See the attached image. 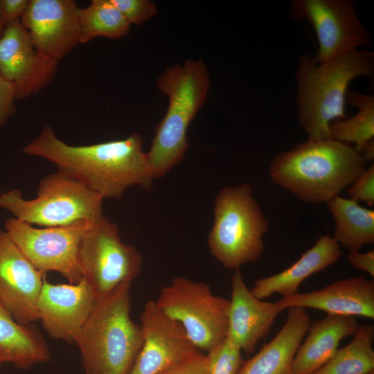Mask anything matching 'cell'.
<instances>
[{"mask_svg":"<svg viewBox=\"0 0 374 374\" xmlns=\"http://www.w3.org/2000/svg\"><path fill=\"white\" fill-rule=\"evenodd\" d=\"M142 136L86 145H72L46 125L23 148V153L53 163L57 170L75 177L104 199H121L127 189L150 190L155 179L143 151Z\"/></svg>","mask_w":374,"mask_h":374,"instance_id":"1","label":"cell"},{"mask_svg":"<svg viewBox=\"0 0 374 374\" xmlns=\"http://www.w3.org/2000/svg\"><path fill=\"white\" fill-rule=\"evenodd\" d=\"M366 169L362 155L348 143L308 139L272 159L269 177L310 204L327 203Z\"/></svg>","mask_w":374,"mask_h":374,"instance_id":"2","label":"cell"},{"mask_svg":"<svg viewBox=\"0 0 374 374\" xmlns=\"http://www.w3.org/2000/svg\"><path fill=\"white\" fill-rule=\"evenodd\" d=\"M373 71V54L358 48L322 63L306 54L301 56L296 73L298 121L308 139H332L330 124L346 116L349 83L357 77H371Z\"/></svg>","mask_w":374,"mask_h":374,"instance_id":"3","label":"cell"},{"mask_svg":"<svg viewBox=\"0 0 374 374\" xmlns=\"http://www.w3.org/2000/svg\"><path fill=\"white\" fill-rule=\"evenodd\" d=\"M210 85L209 72L202 60H187L167 67L159 75L157 87L168 96L169 103L146 152L154 179L183 160L188 149V127L204 105Z\"/></svg>","mask_w":374,"mask_h":374,"instance_id":"4","label":"cell"},{"mask_svg":"<svg viewBox=\"0 0 374 374\" xmlns=\"http://www.w3.org/2000/svg\"><path fill=\"white\" fill-rule=\"evenodd\" d=\"M131 283L96 305L75 341L85 374H128L141 350L140 324L130 316Z\"/></svg>","mask_w":374,"mask_h":374,"instance_id":"5","label":"cell"},{"mask_svg":"<svg viewBox=\"0 0 374 374\" xmlns=\"http://www.w3.org/2000/svg\"><path fill=\"white\" fill-rule=\"evenodd\" d=\"M268 229L251 185L224 187L215 199L213 224L207 238L209 251L225 268L239 269L261 256Z\"/></svg>","mask_w":374,"mask_h":374,"instance_id":"6","label":"cell"},{"mask_svg":"<svg viewBox=\"0 0 374 374\" xmlns=\"http://www.w3.org/2000/svg\"><path fill=\"white\" fill-rule=\"evenodd\" d=\"M103 202L85 184L61 170L40 180L33 199H25L19 189L0 193V208L21 222L42 227L93 222L103 215Z\"/></svg>","mask_w":374,"mask_h":374,"instance_id":"7","label":"cell"},{"mask_svg":"<svg viewBox=\"0 0 374 374\" xmlns=\"http://www.w3.org/2000/svg\"><path fill=\"white\" fill-rule=\"evenodd\" d=\"M156 304L177 322L193 345L208 353L226 339L229 299L215 295L209 285L176 276L163 287Z\"/></svg>","mask_w":374,"mask_h":374,"instance_id":"8","label":"cell"},{"mask_svg":"<svg viewBox=\"0 0 374 374\" xmlns=\"http://www.w3.org/2000/svg\"><path fill=\"white\" fill-rule=\"evenodd\" d=\"M143 256L139 249L124 243L117 225L104 215L85 231L79 244L78 262L83 278L97 300L140 274Z\"/></svg>","mask_w":374,"mask_h":374,"instance_id":"9","label":"cell"},{"mask_svg":"<svg viewBox=\"0 0 374 374\" xmlns=\"http://www.w3.org/2000/svg\"><path fill=\"white\" fill-rule=\"evenodd\" d=\"M93 222L36 228L12 217L6 220L4 230L38 270L57 272L69 283H76L82 279L78 262L79 244Z\"/></svg>","mask_w":374,"mask_h":374,"instance_id":"10","label":"cell"},{"mask_svg":"<svg viewBox=\"0 0 374 374\" xmlns=\"http://www.w3.org/2000/svg\"><path fill=\"white\" fill-rule=\"evenodd\" d=\"M290 12L294 19L305 20L314 28L319 42L314 57L318 63L371 43L350 0H294Z\"/></svg>","mask_w":374,"mask_h":374,"instance_id":"11","label":"cell"},{"mask_svg":"<svg viewBox=\"0 0 374 374\" xmlns=\"http://www.w3.org/2000/svg\"><path fill=\"white\" fill-rule=\"evenodd\" d=\"M140 322L142 346L128 374H158L202 353L183 328L164 314L154 301L145 303Z\"/></svg>","mask_w":374,"mask_h":374,"instance_id":"12","label":"cell"},{"mask_svg":"<svg viewBox=\"0 0 374 374\" xmlns=\"http://www.w3.org/2000/svg\"><path fill=\"white\" fill-rule=\"evenodd\" d=\"M79 10L73 0H29L20 22L36 50L59 62L81 44Z\"/></svg>","mask_w":374,"mask_h":374,"instance_id":"13","label":"cell"},{"mask_svg":"<svg viewBox=\"0 0 374 374\" xmlns=\"http://www.w3.org/2000/svg\"><path fill=\"white\" fill-rule=\"evenodd\" d=\"M58 64L36 50L20 21L6 26L0 38V75L12 85L17 100L46 87L55 78Z\"/></svg>","mask_w":374,"mask_h":374,"instance_id":"14","label":"cell"},{"mask_svg":"<svg viewBox=\"0 0 374 374\" xmlns=\"http://www.w3.org/2000/svg\"><path fill=\"white\" fill-rule=\"evenodd\" d=\"M46 274L28 259L5 230H0V303L18 323L38 321L37 303Z\"/></svg>","mask_w":374,"mask_h":374,"instance_id":"15","label":"cell"},{"mask_svg":"<svg viewBox=\"0 0 374 374\" xmlns=\"http://www.w3.org/2000/svg\"><path fill=\"white\" fill-rule=\"evenodd\" d=\"M97 301L91 286L44 281L37 303L38 321L55 339L75 343Z\"/></svg>","mask_w":374,"mask_h":374,"instance_id":"16","label":"cell"},{"mask_svg":"<svg viewBox=\"0 0 374 374\" xmlns=\"http://www.w3.org/2000/svg\"><path fill=\"white\" fill-rule=\"evenodd\" d=\"M286 310L280 301H262L251 292L239 269L231 276L226 338L242 351L251 354L270 331L276 318Z\"/></svg>","mask_w":374,"mask_h":374,"instance_id":"17","label":"cell"},{"mask_svg":"<svg viewBox=\"0 0 374 374\" xmlns=\"http://www.w3.org/2000/svg\"><path fill=\"white\" fill-rule=\"evenodd\" d=\"M283 306L312 308L336 314L374 318V283L363 276L336 281L320 290L283 297Z\"/></svg>","mask_w":374,"mask_h":374,"instance_id":"18","label":"cell"},{"mask_svg":"<svg viewBox=\"0 0 374 374\" xmlns=\"http://www.w3.org/2000/svg\"><path fill=\"white\" fill-rule=\"evenodd\" d=\"M278 332L251 358L244 361L238 374H292L295 354L311 323L305 308H287Z\"/></svg>","mask_w":374,"mask_h":374,"instance_id":"19","label":"cell"},{"mask_svg":"<svg viewBox=\"0 0 374 374\" xmlns=\"http://www.w3.org/2000/svg\"><path fill=\"white\" fill-rule=\"evenodd\" d=\"M341 251L330 235H321L315 244L286 269L256 281L251 293L259 299L278 294L283 297L297 294L301 284L308 277L336 262Z\"/></svg>","mask_w":374,"mask_h":374,"instance_id":"20","label":"cell"},{"mask_svg":"<svg viewBox=\"0 0 374 374\" xmlns=\"http://www.w3.org/2000/svg\"><path fill=\"white\" fill-rule=\"evenodd\" d=\"M355 317L328 314L310 323L292 365V374H312L325 364L338 349L340 341L359 328Z\"/></svg>","mask_w":374,"mask_h":374,"instance_id":"21","label":"cell"},{"mask_svg":"<svg viewBox=\"0 0 374 374\" xmlns=\"http://www.w3.org/2000/svg\"><path fill=\"white\" fill-rule=\"evenodd\" d=\"M0 353L3 363L28 370L51 359L48 346L32 324L18 323L0 303Z\"/></svg>","mask_w":374,"mask_h":374,"instance_id":"22","label":"cell"},{"mask_svg":"<svg viewBox=\"0 0 374 374\" xmlns=\"http://www.w3.org/2000/svg\"><path fill=\"white\" fill-rule=\"evenodd\" d=\"M335 222L332 236L350 251L374 243V211L351 198L337 195L327 202Z\"/></svg>","mask_w":374,"mask_h":374,"instance_id":"23","label":"cell"},{"mask_svg":"<svg viewBox=\"0 0 374 374\" xmlns=\"http://www.w3.org/2000/svg\"><path fill=\"white\" fill-rule=\"evenodd\" d=\"M352 341L312 374H365L374 370V327L359 326Z\"/></svg>","mask_w":374,"mask_h":374,"instance_id":"24","label":"cell"},{"mask_svg":"<svg viewBox=\"0 0 374 374\" xmlns=\"http://www.w3.org/2000/svg\"><path fill=\"white\" fill-rule=\"evenodd\" d=\"M346 100L358 109V112L348 119L339 120L330 124L332 139L353 143L361 152L370 141L374 139V96L348 91Z\"/></svg>","mask_w":374,"mask_h":374,"instance_id":"25","label":"cell"},{"mask_svg":"<svg viewBox=\"0 0 374 374\" xmlns=\"http://www.w3.org/2000/svg\"><path fill=\"white\" fill-rule=\"evenodd\" d=\"M79 22L81 44L99 37H123L129 33L131 26L111 0H92L88 6L80 8Z\"/></svg>","mask_w":374,"mask_h":374,"instance_id":"26","label":"cell"},{"mask_svg":"<svg viewBox=\"0 0 374 374\" xmlns=\"http://www.w3.org/2000/svg\"><path fill=\"white\" fill-rule=\"evenodd\" d=\"M206 354L210 360V374H238L244 362L242 350L227 338L218 348Z\"/></svg>","mask_w":374,"mask_h":374,"instance_id":"27","label":"cell"},{"mask_svg":"<svg viewBox=\"0 0 374 374\" xmlns=\"http://www.w3.org/2000/svg\"><path fill=\"white\" fill-rule=\"evenodd\" d=\"M130 24L141 25L157 14V8L150 0H111Z\"/></svg>","mask_w":374,"mask_h":374,"instance_id":"28","label":"cell"},{"mask_svg":"<svg viewBox=\"0 0 374 374\" xmlns=\"http://www.w3.org/2000/svg\"><path fill=\"white\" fill-rule=\"evenodd\" d=\"M350 198L357 202H366L369 206L374 204V165L366 168L350 185L348 189Z\"/></svg>","mask_w":374,"mask_h":374,"instance_id":"29","label":"cell"},{"mask_svg":"<svg viewBox=\"0 0 374 374\" xmlns=\"http://www.w3.org/2000/svg\"><path fill=\"white\" fill-rule=\"evenodd\" d=\"M158 374H210L209 357L207 354L200 353Z\"/></svg>","mask_w":374,"mask_h":374,"instance_id":"30","label":"cell"},{"mask_svg":"<svg viewBox=\"0 0 374 374\" xmlns=\"http://www.w3.org/2000/svg\"><path fill=\"white\" fill-rule=\"evenodd\" d=\"M17 100L12 85L0 75V128L14 114Z\"/></svg>","mask_w":374,"mask_h":374,"instance_id":"31","label":"cell"},{"mask_svg":"<svg viewBox=\"0 0 374 374\" xmlns=\"http://www.w3.org/2000/svg\"><path fill=\"white\" fill-rule=\"evenodd\" d=\"M28 3L29 0H0V10L6 26L20 21Z\"/></svg>","mask_w":374,"mask_h":374,"instance_id":"32","label":"cell"},{"mask_svg":"<svg viewBox=\"0 0 374 374\" xmlns=\"http://www.w3.org/2000/svg\"><path fill=\"white\" fill-rule=\"evenodd\" d=\"M350 265L361 271H365L372 277L374 276V250L371 249L365 253L352 251L347 256Z\"/></svg>","mask_w":374,"mask_h":374,"instance_id":"33","label":"cell"},{"mask_svg":"<svg viewBox=\"0 0 374 374\" xmlns=\"http://www.w3.org/2000/svg\"><path fill=\"white\" fill-rule=\"evenodd\" d=\"M365 161H371L374 158V139L370 141L360 152Z\"/></svg>","mask_w":374,"mask_h":374,"instance_id":"34","label":"cell"},{"mask_svg":"<svg viewBox=\"0 0 374 374\" xmlns=\"http://www.w3.org/2000/svg\"><path fill=\"white\" fill-rule=\"evenodd\" d=\"M6 26V24H5V22H4L3 19V17H2V15H1V10H0V38L3 35V33L4 31V29H5Z\"/></svg>","mask_w":374,"mask_h":374,"instance_id":"35","label":"cell"},{"mask_svg":"<svg viewBox=\"0 0 374 374\" xmlns=\"http://www.w3.org/2000/svg\"><path fill=\"white\" fill-rule=\"evenodd\" d=\"M1 363H3V357H2L1 354V353H0V364H1Z\"/></svg>","mask_w":374,"mask_h":374,"instance_id":"36","label":"cell"},{"mask_svg":"<svg viewBox=\"0 0 374 374\" xmlns=\"http://www.w3.org/2000/svg\"><path fill=\"white\" fill-rule=\"evenodd\" d=\"M365 374H374V370L371 371H369V372H368V373H366Z\"/></svg>","mask_w":374,"mask_h":374,"instance_id":"37","label":"cell"}]
</instances>
